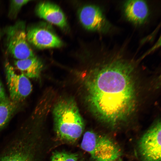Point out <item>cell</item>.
Listing matches in <instances>:
<instances>
[{
  "instance_id": "5b68a950",
  "label": "cell",
  "mask_w": 161,
  "mask_h": 161,
  "mask_svg": "<svg viewBox=\"0 0 161 161\" xmlns=\"http://www.w3.org/2000/svg\"><path fill=\"white\" fill-rule=\"evenodd\" d=\"M6 82L9 93V98L20 103L31 93L32 86L29 78L23 74L18 72L8 62L5 65Z\"/></svg>"
},
{
  "instance_id": "277c9868",
  "label": "cell",
  "mask_w": 161,
  "mask_h": 161,
  "mask_svg": "<svg viewBox=\"0 0 161 161\" xmlns=\"http://www.w3.org/2000/svg\"><path fill=\"white\" fill-rule=\"evenodd\" d=\"M6 45L8 52L16 60L35 56L27 40L25 24L22 22L7 29Z\"/></svg>"
},
{
  "instance_id": "7a4b0ae2",
  "label": "cell",
  "mask_w": 161,
  "mask_h": 161,
  "mask_svg": "<svg viewBox=\"0 0 161 161\" xmlns=\"http://www.w3.org/2000/svg\"><path fill=\"white\" fill-rule=\"evenodd\" d=\"M52 113L56 137L67 143L77 141L83 132L85 125L75 101L71 98L61 99L55 105Z\"/></svg>"
},
{
  "instance_id": "8fae6325",
  "label": "cell",
  "mask_w": 161,
  "mask_h": 161,
  "mask_svg": "<svg viewBox=\"0 0 161 161\" xmlns=\"http://www.w3.org/2000/svg\"><path fill=\"white\" fill-rule=\"evenodd\" d=\"M15 68L28 78L37 79L40 76L43 69L42 62L36 57L16 60Z\"/></svg>"
},
{
  "instance_id": "52a82bcc",
  "label": "cell",
  "mask_w": 161,
  "mask_h": 161,
  "mask_svg": "<svg viewBox=\"0 0 161 161\" xmlns=\"http://www.w3.org/2000/svg\"><path fill=\"white\" fill-rule=\"evenodd\" d=\"M78 16L80 23L87 30L107 32L111 29L110 24L100 8L96 6L83 7L80 10Z\"/></svg>"
},
{
  "instance_id": "6da1fadb",
  "label": "cell",
  "mask_w": 161,
  "mask_h": 161,
  "mask_svg": "<svg viewBox=\"0 0 161 161\" xmlns=\"http://www.w3.org/2000/svg\"><path fill=\"white\" fill-rule=\"evenodd\" d=\"M108 55L104 63L87 79L86 98L95 115L106 124L114 126L134 112L137 90L133 62L121 52Z\"/></svg>"
},
{
  "instance_id": "3957f363",
  "label": "cell",
  "mask_w": 161,
  "mask_h": 161,
  "mask_svg": "<svg viewBox=\"0 0 161 161\" xmlns=\"http://www.w3.org/2000/svg\"><path fill=\"white\" fill-rule=\"evenodd\" d=\"M80 146L95 161H115L121 154L118 146L110 138L92 131L84 134Z\"/></svg>"
},
{
  "instance_id": "30bf717a",
  "label": "cell",
  "mask_w": 161,
  "mask_h": 161,
  "mask_svg": "<svg viewBox=\"0 0 161 161\" xmlns=\"http://www.w3.org/2000/svg\"><path fill=\"white\" fill-rule=\"evenodd\" d=\"M123 8L127 18L136 24L140 25L144 23L148 16V7L144 1H127L124 4Z\"/></svg>"
},
{
  "instance_id": "2e32d148",
  "label": "cell",
  "mask_w": 161,
  "mask_h": 161,
  "mask_svg": "<svg viewBox=\"0 0 161 161\" xmlns=\"http://www.w3.org/2000/svg\"><path fill=\"white\" fill-rule=\"evenodd\" d=\"M115 161H123L121 159H119Z\"/></svg>"
},
{
  "instance_id": "9a60e30c",
  "label": "cell",
  "mask_w": 161,
  "mask_h": 161,
  "mask_svg": "<svg viewBox=\"0 0 161 161\" xmlns=\"http://www.w3.org/2000/svg\"><path fill=\"white\" fill-rule=\"evenodd\" d=\"M7 97L4 88L0 80V103Z\"/></svg>"
},
{
  "instance_id": "4fadbf2b",
  "label": "cell",
  "mask_w": 161,
  "mask_h": 161,
  "mask_svg": "<svg viewBox=\"0 0 161 161\" xmlns=\"http://www.w3.org/2000/svg\"><path fill=\"white\" fill-rule=\"evenodd\" d=\"M78 155L75 153L55 151L51 156L50 161H78Z\"/></svg>"
},
{
  "instance_id": "ba28073f",
  "label": "cell",
  "mask_w": 161,
  "mask_h": 161,
  "mask_svg": "<svg viewBox=\"0 0 161 161\" xmlns=\"http://www.w3.org/2000/svg\"><path fill=\"white\" fill-rule=\"evenodd\" d=\"M26 33L29 43L39 49L59 47L62 45L61 41L57 36L45 28L32 27Z\"/></svg>"
},
{
  "instance_id": "5bb4252c",
  "label": "cell",
  "mask_w": 161,
  "mask_h": 161,
  "mask_svg": "<svg viewBox=\"0 0 161 161\" xmlns=\"http://www.w3.org/2000/svg\"><path fill=\"white\" fill-rule=\"evenodd\" d=\"M30 1L29 0L11 1L8 14L9 17L12 18H15L22 7Z\"/></svg>"
},
{
  "instance_id": "9c48e42d",
  "label": "cell",
  "mask_w": 161,
  "mask_h": 161,
  "mask_svg": "<svg viewBox=\"0 0 161 161\" xmlns=\"http://www.w3.org/2000/svg\"><path fill=\"white\" fill-rule=\"evenodd\" d=\"M37 15L49 23L61 28H65L67 23L65 16L60 8L48 2L40 3L37 6Z\"/></svg>"
},
{
  "instance_id": "7c38bea8",
  "label": "cell",
  "mask_w": 161,
  "mask_h": 161,
  "mask_svg": "<svg viewBox=\"0 0 161 161\" xmlns=\"http://www.w3.org/2000/svg\"><path fill=\"white\" fill-rule=\"evenodd\" d=\"M20 104L7 97L0 103V129L9 121L18 110Z\"/></svg>"
},
{
  "instance_id": "8992f818",
  "label": "cell",
  "mask_w": 161,
  "mask_h": 161,
  "mask_svg": "<svg viewBox=\"0 0 161 161\" xmlns=\"http://www.w3.org/2000/svg\"><path fill=\"white\" fill-rule=\"evenodd\" d=\"M161 132L160 122H157L140 138L138 149L143 161H161Z\"/></svg>"
}]
</instances>
